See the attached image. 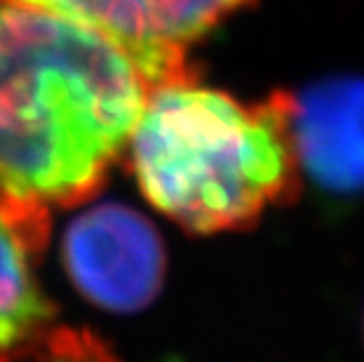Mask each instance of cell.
<instances>
[{"label": "cell", "instance_id": "obj_3", "mask_svg": "<svg viewBox=\"0 0 364 362\" xmlns=\"http://www.w3.org/2000/svg\"><path fill=\"white\" fill-rule=\"evenodd\" d=\"M68 278L87 302L115 313H134L158 297L167 254L156 226L120 203L75 217L61 243Z\"/></svg>", "mask_w": 364, "mask_h": 362}, {"label": "cell", "instance_id": "obj_2", "mask_svg": "<svg viewBox=\"0 0 364 362\" xmlns=\"http://www.w3.org/2000/svg\"><path fill=\"white\" fill-rule=\"evenodd\" d=\"M129 165L149 203L198 235L254 226L301 176L284 92L242 104L196 80L151 90Z\"/></svg>", "mask_w": 364, "mask_h": 362}, {"label": "cell", "instance_id": "obj_6", "mask_svg": "<svg viewBox=\"0 0 364 362\" xmlns=\"http://www.w3.org/2000/svg\"><path fill=\"white\" fill-rule=\"evenodd\" d=\"M48 235V207L0 188V362H12L52 327L54 304L36 278Z\"/></svg>", "mask_w": 364, "mask_h": 362}, {"label": "cell", "instance_id": "obj_7", "mask_svg": "<svg viewBox=\"0 0 364 362\" xmlns=\"http://www.w3.org/2000/svg\"><path fill=\"white\" fill-rule=\"evenodd\" d=\"M12 362H122L92 329L52 325Z\"/></svg>", "mask_w": 364, "mask_h": 362}, {"label": "cell", "instance_id": "obj_5", "mask_svg": "<svg viewBox=\"0 0 364 362\" xmlns=\"http://www.w3.org/2000/svg\"><path fill=\"white\" fill-rule=\"evenodd\" d=\"M284 99L299 172L327 196L364 193V78H327Z\"/></svg>", "mask_w": 364, "mask_h": 362}, {"label": "cell", "instance_id": "obj_4", "mask_svg": "<svg viewBox=\"0 0 364 362\" xmlns=\"http://www.w3.org/2000/svg\"><path fill=\"white\" fill-rule=\"evenodd\" d=\"M95 28L134 59L151 90L196 80L186 50L250 0H0Z\"/></svg>", "mask_w": 364, "mask_h": 362}, {"label": "cell", "instance_id": "obj_1", "mask_svg": "<svg viewBox=\"0 0 364 362\" xmlns=\"http://www.w3.org/2000/svg\"><path fill=\"white\" fill-rule=\"evenodd\" d=\"M149 95L111 38L0 3V188L41 207L85 203L129 144Z\"/></svg>", "mask_w": 364, "mask_h": 362}]
</instances>
